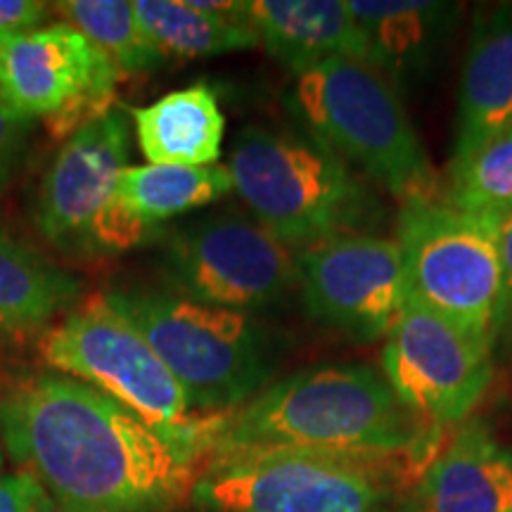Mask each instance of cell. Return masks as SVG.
<instances>
[{
	"label": "cell",
	"instance_id": "6da1fadb",
	"mask_svg": "<svg viewBox=\"0 0 512 512\" xmlns=\"http://www.w3.org/2000/svg\"><path fill=\"white\" fill-rule=\"evenodd\" d=\"M221 415L159 430L67 375H38L0 396L8 456L74 512H174L192 496L197 465Z\"/></svg>",
	"mask_w": 512,
	"mask_h": 512
},
{
	"label": "cell",
	"instance_id": "7a4b0ae2",
	"mask_svg": "<svg viewBox=\"0 0 512 512\" xmlns=\"http://www.w3.org/2000/svg\"><path fill=\"white\" fill-rule=\"evenodd\" d=\"M387 377L361 363H325L261 389L223 420L211 458L297 451L399 460L422 444V427Z\"/></svg>",
	"mask_w": 512,
	"mask_h": 512
},
{
	"label": "cell",
	"instance_id": "3957f363",
	"mask_svg": "<svg viewBox=\"0 0 512 512\" xmlns=\"http://www.w3.org/2000/svg\"><path fill=\"white\" fill-rule=\"evenodd\" d=\"M228 171L254 221L290 249L368 233L382 221L373 190L309 131L242 128Z\"/></svg>",
	"mask_w": 512,
	"mask_h": 512
},
{
	"label": "cell",
	"instance_id": "277c9868",
	"mask_svg": "<svg viewBox=\"0 0 512 512\" xmlns=\"http://www.w3.org/2000/svg\"><path fill=\"white\" fill-rule=\"evenodd\" d=\"M292 107L313 138L396 200H434L437 174L387 76L332 57L299 74Z\"/></svg>",
	"mask_w": 512,
	"mask_h": 512
},
{
	"label": "cell",
	"instance_id": "5b68a950",
	"mask_svg": "<svg viewBox=\"0 0 512 512\" xmlns=\"http://www.w3.org/2000/svg\"><path fill=\"white\" fill-rule=\"evenodd\" d=\"M102 297L143 332L188 396L211 415L252 401L271 366L264 330L249 313L219 309L176 292L114 290Z\"/></svg>",
	"mask_w": 512,
	"mask_h": 512
},
{
	"label": "cell",
	"instance_id": "8992f818",
	"mask_svg": "<svg viewBox=\"0 0 512 512\" xmlns=\"http://www.w3.org/2000/svg\"><path fill=\"white\" fill-rule=\"evenodd\" d=\"M394 463L297 451L219 456L190 501L209 512H399Z\"/></svg>",
	"mask_w": 512,
	"mask_h": 512
},
{
	"label": "cell",
	"instance_id": "52a82bcc",
	"mask_svg": "<svg viewBox=\"0 0 512 512\" xmlns=\"http://www.w3.org/2000/svg\"><path fill=\"white\" fill-rule=\"evenodd\" d=\"M396 242L406 297L494 347L503 311L498 230L444 202L408 200Z\"/></svg>",
	"mask_w": 512,
	"mask_h": 512
},
{
	"label": "cell",
	"instance_id": "ba28073f",
	"mask_svg": "<svg viewBox=\"0 0 512 512\" xmlns=\"http://www.w3.org/2000/svg\"><path fill=\"white\" fill-rule=\"evenodd\" d=\"M41 358L62 375L91 384L159 430L188 422V396L143 332L107 302L88 299L38 342Z\"/></svg>",
	"mask_w": 512,
	"mask_h": 512
},
{
	"label": "cell",
	"instance_id": "9c48e42d",
	"mask_svg": "<svg viewBox=\"0 0 512 512\" xmlns=\"http://www.w3.org/2000/svg\"><path fill=\"white\" fill-rule=\"evenodd\" d=\"M166 275L176 294L249 313L266 309L297 285V256L254 219L204 216L166 235Z\"/></svg>",
	"mask_w": 512,
	"mask_h": 512
},
{
	"label": "cell",
	"instance_id": "30bf717a",
	"mask_svg": "<svg viewBox=\"0 0 512 512\" xmlns=\"http://www.w3.org/2000/svg\"><path fill=\"white\" fill-rule=\"evenodd\" d=\"M491 344L406 297L382 351V375L403 406L432 427L458 425L494 377Z\"/></svg>",
	"mask_w": 512,
	"mask_h": 512
},
{
	"label": "cell",
	"instance_id": "8fae6325",
	"mask_svg": "<svg viewBox=\"0 0 512 512\" xmlns=\"http://www.w3.org/2000/svg\"><path fill=\"white\" fill-rule=\"evenodd\" d=\"M297 283L313 320L361 342L387 337L406 302L399 242L370 233L332 235L304 247Z\"/></svg>",
	"mask_w": 512,
	"mask_h": 512
},
{
	"label": "cell",
	"instance_id": "7c38bea8",
	"mask_svg": "<svg viewBox=\"0 0 512 512\" xmlns=\"http://www.w3.org/2000/svg\"><path fill=\"white\" fill-rule=\"evenodd\" d=\"M121 69L72 24L57 22L5 38L0 100L27 117H53L83 98H110Z\"/></svg>",
	"mask_w": 512,
	"mask_h": 512
},
{
	"label": "cell",
	"instance_id": "4fadbf2b",
	"mask_svg": "<svg viewBox=\"0 0 512 512\" xmlns=\"http://www.w3.org/2000/svg\"><path fill=\"white\" fill-rule=\"evenodd\" d=\"M131 126L110 110L76 131L50 164L36 202V226L62 247H86L95 219L117 192L128 169Z\"/></svg>",
	"mask_w": 512,
	"mask_h": 512
},
{
	"label": "cell",
	"instance_id": "5bb4252c",
	"mask_svg": "<svg viewBox=\"0 0 512 512\" xmlns=\"http://www.w3.org/2000/svg\"><path fill=\"white\" fill-rule=\"evenodd\" d=\"M245 19L259 43L294 76L332 57L373 67V48L349 0H256L247 3Z\"/></svg>",
	"mask_w": 512,
	"mask_h": 512
},
{
	"label": "cell",
	"instance_id": "9a60e30c",
	"mask_svg": "<svg viewBox=\"0 0 512 512\" xmlns=\"http://www.w3.org/2000/svg\"><path fill=\"white\" fill-rule=\"evenodd\" d=\"M512 128V8L486 12L472 29L458 93L451 166Z\"/></svg>",
	"mask_w": 512,
	"mask_h": 512
},
{
	"label": "cell",
	"instance_id": "2e32d148",
	"mask_svg": "<svg viewBox=\"0 0 512 512\" xmlns=\"http://www.w3.org/2000/svg\"><path fill=\"white\" fill-rule=\"evenodd\" d=\"M413 512H512V451L482 425H467L432 460Z\"/></svg>",
	"mask_w": 512,
	"mask_h": 512
},
{
	"label": "cell",
	"instance_id": "e0dca14e",
	"mask_svg": "<svg viewBox=\"0 0 512 512\" xmlns=\"http://www.w3.org/2000/svg\"><path fill=\"white\" fill-rule=\"evenodd\" d=\"M128 114L150 164L214 166L221 159L226 117L216 93L204 83L133 107Z\"/></svg>",
	"mask_w": 512,
	"mask_h": 512
},
{
	"label": "cell",
	"instance_id": "ac0fdd59",
	"mask_svg": "<svg viewBox=\"0 0 512 512\" xmlns=\"http://www.w3.org/2000/svg\"><path fill=\"white\" fill-rule=\"evenodd\" d=\"M370 48L373 67L394 86L420 76L451 29L458 8L418 0H349Z\"/></svg>",
	"mask_w": 512,
	"mask_h": 512
},
{
	"label": "cell",
	"instance_id": "d6986e66",
	"mask_svg": "<svg viewBox=\"0 0 512 512\" xmlns=\"http://www.w3.org/2000/svg\"><path fill=\"white\" fill-rule=\"evenodd\" d=\"M138 24L164 57H214L259 46L245 19L247 3L216 0H133Z\"/></svg>",
	"mask_w": 512,
	"mask_h": 512
},
{
	"label": "cell",
	"instance_id": "ffe728a7",
	"mask_svg": "<svg viewBox=\"0 0 512 512\" xmlns=\"http://www.w3.org/2000/svg\"><path fill=\"white\" fill-rule=\"evenodd\" d=\"M233 190L228 166H128L114 200L140 223L157 230L164 221L207 207Z\"/></svg>",
	"mask_w": 512,
	"mask_h": 512
},
{
	"label": "cell",
	"instance_id": "44dd1931",
	"mask_svg": "<svg viewBox=\"0 0 512 512\" xmlns=\"http://www.w3.org/2000/svg\"><path fill=\"white\" fill-rule=\"evenodd\" d=\"M81 283L0 228V330H43L79 297Z\"/></svg>",
	"mask_w": 512,
	"mask_h": 512
},
{
	"label": "cell",
	"instance_id": "7402d4cb",
	"mask_svg": "<svg viewBox=\"0 0 512 512\" xmlns=\"http://www.w3.org/2000/svg\"><path fill=\"white\" fill-rule=\"evenodd\" d=\"M444 204L494 230L512 219V128L451 166Z\"/></svg>",
	"mask_w": 512,
	"mask_h": 512
},
{
	"label": "cell",
	"instance_id": "603a6c76",
	"mask_svg": "<svg viewBox=\"0 0 512 512\" xmlns=\"http://www.w3.org/2000/svg\"><path fill=\"white\" fill-rule=\"evenodd\" d=\"M64 22L88 36L121 69V74L150 72L164 57L152 48L140 29L136 10L128 0H67L57 3Z\"/></svg>",
	"mask_w": 512,
	"mask_h": 512
},
{
	"label": "cell",
	"instance_id": "cb8c5ba5",
	"mask_svg": "<svg viewBox=\"0 0 512 512\" xmlns=\"http://www.w3.org/2000/svg\"><path fill=\"white\" fill-rule=\"evenodd\" d=\"M34 126V119L0 100V185L8 181Z\"/></svg>",
	"mask_w": 512,
	"mask_h": 512
},
{
	"label": "cell",
	"instance_id": "d4e9b609",
	"mask_svg": "<svg viewBox=\"0 0 512 512\" xmlns=\"http://www.w3.org/2000/svg\"><path fill=\"white\" fill-rule=\"evenodd\" d=\"M46 3L34 0H0V38H12L41 29L48 17Z\"/></svg>",
	"mask_w": 512,
	"mask_h": 512
},
{
	"label": "cell",
	"instance_id": "484cf974",
	"mask_svg": "<svg viewBox=\"0 0 512 512\" xmlns=\"http://www.w3.org/2000/svg\"><path fill=\"white\" fill-rule=\"evenodd\" d=\"M43 486L29 472L0 475V512H34Z\"/></svg>",
	"mask_w": 512,
	"mask_h": 512
},
{
	"label": "cell",
	"instance_id": "4316f807",
	"mask_svg": "<svg viewBox=\"0 0 512 512\" xmlns=\"http://www.w3.org/2000/svg\"><path fill=\"white\" fill-rule=\"evenodd\" d=\"M498 254H501L503 271V311H501V332L512 325V219L498 230Z\"/></svg>",
	"mask_w": 512,
	"mask_h": 512
},
{
	"label": "cell",
	"instance_id": "83f0119b",
	"mask_svg": "<svg viewBox=\"0 0 512 512\" xmlns=\"http://www.w3.org/2000/svg\"><path fill=\"white\" fill-rule=\"evenodd\" d=\"M34 512H74V510L64 508L62 503H57L55 498H53V496H48V494H46V489H43V494H41V498H38V503H36Z\"/></svg>",
	"mask_w": 512,
	"mask_h": 512
},
{
	"label": "cell",
	"instance_id": "f1b7e54d",
	"mask_svg": "<svg viewBox=\"0 0 512 512\" xmlns=\"http://www.w3.org/2000/svg\"><path fill=\"white\" fill-rule=\"evenodd\" d=\"M3 43H5V38H0V53H3Z\"/></svg>",
	"mask_w": 512,
	"mask_h": 512
},
{
	"label": "cell",
	"instance_id": "f546056e",
	"mask_svg": "<svg viewBox=\"0 0 512 512\" xmlns=\"http://www.w3.org/2000/svg\"><path fill=\"white\" fill-rule=\"evenodd\" d=\"M0 467H3V453H0Z\"/></svg>",
	"mask_w": 512,
	"mask_h": 512
}]
</instances>
